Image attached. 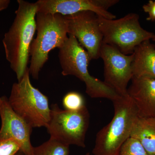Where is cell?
<instances>
[{
    "label": "cell",
    "mask_w": 155,
    "mask_h": 155,
    "mask_svg": "<svg viewBox=\"0 0 155 155\" xmlns=\"http://www.w3.org/2000/svg\"><path fill=\"white\" fill-rule=\"evenodd\" d=\"M17 3L15 19L2 42L6 59L19 81L28 68L31 45L36 30L37 7L35 3L23 0Z\"/></svg>",
    "instance_id": "obj_1"
},
{
    "label": "cell",
    "mask_w": 155,
    "mask_h": 155,
    "mask_svg": "<svg viewBox=\"0 0 155 155\" xmlns=\"http://www.w3.org/2000/svg\"><path fill=\"white\" fill-rule=\"evenodd\" d=\"M59 49L58 58L62 75L75 76L84 82L89 96L104 98L112 101L121 97L104 81L90 74L88 66L91 59L75 37L69 35Z\"/></svg>",
    "instance_id": "obj_2"
},
{
    "label": "cell",
    "mask_w": 155,
    "mask_h": 155,
    "mask_svg": "<svg viewBox=\"0 0 155 155\" xmlns=\"http://www.w3.org/2000/svg\"><path fill=\"white\" fill-rule=\"evenodd\" d=\"M37 35L31 45L29 73L38 79L39 72L48 60L49 54L56 48H59L66 41L67 36V21L60 14L37 13Z\"/></svg>",
    "instance_id": "obj_3"
},
{
    "label": "cell",
    "mask_w": 155,
    "mask_h": 155,
    "mask_svg": "<svg viewBox=\"0 0 155 155\" xmlns=\"http://www.w3.org/2000/svg\"><path fill=\"white\" fill-rule=\"evenodd\" d=\"M112 102L114 117L97 133L94 155H119L122 146L130 137L134 123L138 116L133 100L128 95Z\"/></svg>",
    "instance_id": "obj_4"
},
{
    "label": "cell",
    "mask_w": 155,
    "mask_h": 155,
    "mask_svg": "<svg viewBox=\"0 0 155 155\" xmlns=\"http://www.w3.org/2000/svg\"><path fill=\"white\" fill-rule=\"evenodd\" d=\"M8 101L15 113L32 128L46 127L51 116L48 99L31 83L28 67L22 79L13 84Z\"/></svg>",
    "instance_id": "obj_5"
},
{
    "label": "cell",
    "mask_w": 155,
    "mask_h": 155,
    "mask_svg": "<svg viewBox=\"0 0 155 155\" xmlns=\"http://www.w3.org/2000/svg\"><path fill=\"white\" fill-rule=\"evenodd\" d=\"M97 17L103 43L112 46L125 55L132 54L137 46L152 39L155 35L141 27L139 16L134 13H129L119 19Z\"/></svg>",
    "instance_id": "obj_6"
},
{
    "label": "cell",
    "mask_w": 155,
    "mask_h": 155,
    "mask_svg": "<svg viewBox=\"0 0 155 155\" xmlns=\"http://www.w3.org/2000/svg\"><path fill=\"white\" fill-rule=\"evenodd\" d=\"M49 122L46 127L51 137L70 146L84 148L85 137L90 123L86 106L78 111L62 110L57 104L51 108Z\"/></svg>",
    "instance_id": "obj_7"
},
{
    "label": "cell",
    "mask_w": 155,
    "mask_h": 155,
    "mask_svg": "<svg viewBox=\"0 0 155 155\" xmlns=\"http://www.w3.org/2000/svg\"><path fill=\"white\" fill-rule=\"evenodd\" d=\"M100 58L104 64V82L120 96H127V85L133 78V54H124L112 46L103 44Z\"/></svg>",
    "instance_id": "obj_8"
},
{
    "label": "cell",
    "mask_w": 155,
    "mask_h": 155,
    "mask_svg": "<svg viewBox=\"0 0 155 155\" xmlns=\"http://www.w3.org/2000/svg\"><path fill=\"white\" fill-rule=\"evenodd\" d=\"M64 16L67 21L68 34L77 39L91 60L100 58L103 36L97 15L91 11H84Z\"/></svg>",
    "instance_id": "obj_9"
},
{
    "label": "cell",
    "mask_w": 155,
    "mask_h": 155,
    "mask_svg": "<svg viewBox=\"0 0 155 155\" xmlns=\"http://www.w3.org/2000/svg\"><path fill=\"white\" fill-rule=\"evenodd\" d=\"M117 0H38L35 2L37 12L68 16L84 11L94 12L108 19L116 16L108 11L119 2Z\"/></svg>",
    "instance_id": "obj_10"
},
{
    "label": "cell",
    "mask_w": 155,
    "mask_h": 155,
    "mask_svg": "<svg viewBox=\"0 0 155 155\" xmlns=\"http://www.w3.org/2000/svg\"><path fill=\"white\" fill-rule=\"evenodd\" d=\"M0 141L13 139L20 145V150L26 155H32L30 137L32 127L13 110L5 96L0 97Z\"/></svg>",
    "instance_id": "obj_11"
},
{
    "label": "cell",
    "mask_w": 155,
    "mask_h": 155,
    "mask_svg": "<svg viewBox=\"0 0 155 155\" xmlns=\"http://www.w3.org/2000/svg\"><path fill=\"white\" fill-rule=\"evenodd\" d=\"M131 81L127 93L133 100L138 116L155 118V79L133 78Z\"/></svg>",
    "instance_id": "obj_12"
},
{
    "label": "cell",
    "mask_w": 155,
    "mask_h": 155,
    "mask_svg": "<svg viewBox=\"0 0 155 155\" xmlns=\"http://www.w3.org/2000/svg\"><path fill=\"white\" fill-rule=\"evenodd\" d=\"M132 70L133 78L155 79V46L150 40L141 43L134 51Z\"/></svg>",
    "instance_id": "obj_13"
},
{
    "label": "cell",
    "mask_w": 155,
    "mask_h": 155,
    "mask_svg": "<svg viewBox=\"0 0 155 155\" xmlns=\"http://www.w3.org/2000/svg\"><path fill=\"white\" fill-rule=\"evenodd\" d=\"M130 137L138 140L149 155H155V118L138 116Z\"/></svg>",
    "instance_id": "obj_14"
},
{
    "label": "cell",
    "mask_w": 155,
    "mask_h": 155,
    "mask_svg": "<svg viewBox=\"0 0 155 155\" xmlns=\"http://www.w3.org/2000/svg\"><path fill=\"white\" fill-rule=\"evenodd\" d=\"M69 146L50 137L48 140L32 150V155H69Z\"/></svg>",
    "instance_id": "obj_15"
},
{
    "label": "cell",
    "mask_w": 155,
    "mask_h": 155,
    "mask_svg": "<svg viewBox=\"0 0 155 155\" xmlns=\"http://www.w3.org/2000/svg\"><path fill=\"white\" fill-rule=\"evenodd\" d=\"M63 105L65 110L71 111L79 110L86 106L83 96L76 91L69 92L65 95Z\"/></svg>",
    "instance_id": "obj_16"
},
{
    "label": "cell",
    "mask_w": 155,
    "mask_h": 155,
    "mask_svg": "<svg viewBox=\"0 0 155 155\" xmlns=\"http://www.w3.org/2000/svg\"><path fill=\"white\" fill-rule=\"evenodd\" d=\"M119 155H149L138 140L129 137L122 146Z\"/></svg>",
    "instance_id": "obj_17"
},
{
    "label": "cell",
    "mask_w": 155,
    "mask_h": 155,
    "mask_svg": "<svg viewBox=\"0 0 155 155\" xmlns=\"http://www.w3.org/2000/svg\"><path fill=\"white\" fill-rule=\"evenodd\" d=\"M20 149L19 143L13 139L0 141V155H15Z\"/></svg>",
    "instance_id": "obj_18"
},
{
    "label": "cell",
    "mask_w": 155,
    "mask_h": 155,
    "mask_svg": "<svg viewBox=\"0 0 155 155\" xmlns=\"http://www.w3.org/2000/svg\"><path fill=\"white\" fill-rule=\"evenodd\" d=\"M143 9L145 13L148 14L147 18L148 21H153L155 20V2L150 1L147 4L143 6Z\"/></svg>",
    "instance_id": "obj_19"
},
{
    "label": "cell",
    "mask_w": 155,
    "mask_h": 155,
    "mask_svg": "<svg viewBox=\"0 0 155 155\" xmlns=\"http://www.w3.org/2000/svg\"><path fill=\"white\" fill-rule=\"evenodd\" d=\"M11 3L10 0H0V12L5 10Z\"/></svg>",
    "instance_id": "obj_20"
},
{
    "label": "cell",
    "mask_w": 155,
    "mask_h": 155,
    "mask_svg": "<svg viewBox=\"0 0 155 155\" xmlns=\"http://www.w3.org/2000/svg\"><path fill=\"white\" fill-rule=\"evenodd\" d=\"M15 155H26L25 153H24L23 152H22V151L19 150L16 154Z\"/></svg>",
    "instance_id": "obj_21"
},
{
    "label": "cell",
    "mask_w": 155,
    "mask_h": 155,
    "mask_svg": "<svg viewBox=\"0 0 155 155\" xmlns=\"http://www.w3.org/2000/svg\"><path fill=\"white\" fill-rule=\"evenodd\" d=\"M152 40L153 41H154L155 42V35H154V36L153 37L152 39Z\"/></svg>",
    "instance_id": "obj_22"
},
{
    "label": "cell",
    "mask_w": 155,
    "mask_h": 155,
    "mask_svg": "<svg viewBox=\"0 0 155 155\" xmlns=\"http://www.w3.org/2000/svg\"><path fill=\"white\" fill-rule=\"evenodd\" d=\"M85 155H90V153H87L86 154H85Z\"/></svg>",
    "instance_id": "obj_23"
},
{
    "label": "cell",
    "mask_w": 155,
    "mask_h": 155,
    "mask_svg": "<svg viewBox=\"0 0 155 155\" xmlns=\"http://www.w3.org/2000/svg\"></svg>",
    "instance_id": "obj_24"
}]
</instances>
